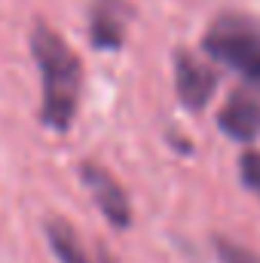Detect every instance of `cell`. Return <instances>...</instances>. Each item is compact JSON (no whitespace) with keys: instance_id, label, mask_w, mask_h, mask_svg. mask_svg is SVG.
<instances>
[{"instance_id":"obj_1","label":"cell","mask_w":260,"mask_h":263,"mask_svg":"<svg viewBox=\"0 0 260 263\" xmlns=\"http://www.w3.org/2000/svg\"><path fill=\"white\" fill-rule=\"evenodd\" d=\"M31 55L40 67V86H43L40 120L49 129L67 132L80 104L83 65L77 52L43 22H37L31 31Z\"/></svg>"},{"instance_id":"obj_5","label":"cell","mask_w":260,"mask_h":263,"mask_svg":"<svg viewBox=\"0 0 260 263\" xmlns=\"http://www.w3.org/2000/svg\"><path fill=\"white\" fill-rule=\"evenodd\" d=\"M175 86H178L181 101L190 110H202L217 89V70L199 62L190 52H178L175 55Z\"/></svg>"},{"instance_id":"obj_7","label":"cell","mask_w":260,"mask_h":263,"mask_svg":"<svg viewBox=\"0 0 260 263\" xmlns=\"http://www.w3.org/2000/svg\"><path fill=\"white\" fill-rule=\"evenodd\" d=\"M46 239H49L59 263H101V257L89 254V248L80 242L77 230L67 220H49L46 223Z\"/></svg>"},{"instance_id":"obj_8","label":"cell","mask_w":260,"mask_h":263,"mask_svg":"<svg viewBox=\"0 0 260 263\" xmlns=\"http://www.w3.org/2000/svg\"><path fill=\"white\" fill-rule=\"evenodd\" d=\"M217 254H220V263H260V257L251 248L230 242V239H217Z\"/></svg>"},{"instance_id":"obj_3","label":"cell","mask_w":260,"mask_h":263,"mask_svg":"<svg viewBox=\"0 0 260 263\" xmlns=\"http://www.w3.org/2000/svg\"><path fill=\"white\" fill-rule=\"evenodd\" d=\"M80 178H83L86 190L92 193L98 211L107 217V223H114L117 230H126L132 223V205H129L126 190L120 187V181L110 172H104L101 165H95V162H83L80 165Z\"/></svg>"},{"instance_id":"obj_2","label":"cell","mask_w":260,"mask_h":263,"mask_svg":"<svg viewBox=\"0 0 260 263\" xmlns=\"http://www.w3.org/2000/svg\"><path fill=\"white\" fill-rule=\"evenodd\" d=\"M202 49L220 65L260 86V28L245 15H220L202 37Z\"/></svg>"},{"instance_id":"obj_9","label":"cell","mask_w":260,"mask_h":263,"mask_svg":"<svg viewBox=\"0 0 260 263\" xmlns=\"http://www.w3.org/2000/svg\"><path fill=\"white\" fill-rule=\"evenodd\" d=\"M239 172H242L245 187L254 190L260 196V150H248V153L239 159Z\"/></svg>"},{"instance_id":"obj_4","label":"cell","mask_w":260,"mask_h":263,"mask_svg":"<svg viewBox=\"0 0 260 263\" xmlns=\"http://www.w3.org/2000/svg\"><path fill=\"white\" fill-rule=\"evenodd\" d=\"M132 6L129 0H92L89 6V40L95 49H120L129 31Z\"/></svg>"},{"instance_id":"obj_6","label":"cell","mask_w":260,"mask_h":263,"mask_svg":"<svg viewBox=\"0 0 260 263\" xmlns=\"http://www.w3.org/2000/svg\"><path fill=\"white\" fill-rule=\"evenodd\" d=\"M217 126L233 141L251 144L260 138V98L248 89H239L227 98V104L217 114Z\"/></svg>"}]
</instances>
